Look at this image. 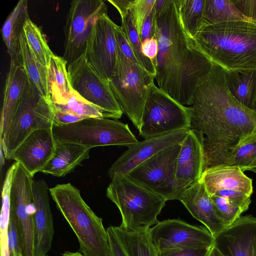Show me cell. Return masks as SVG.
Masks as SVG:
<instances>
[{"mask_svg":"<svg viewBox=\"0 0 256 256\" xmlns=\"http://www.w3.org/2000/svg\"><path fill=\"white\" fill-rule=\"evenodd\" d=\"M192 106L190 129L202 142L204 170L224 165L236 146L256 135V112L232 96L216 64L198 84Z\"/></svg>","mask_w":256,"mask_h":256,"instance_id":"obj_1","label":"cell"},{"mask_svg":"<svg viewBox=\"0 0 256 256\" xmlns=\"http://www.w3.org/2000/svg\"><path fill=\"white\" fill-rule=\"evenodd\" d=\"M154 14V35L158 44L154 80L160 89L178 102L192 105L196 87L212 62L184 28L176 0H167Z\"/></svg>","mask_w":256,"mask_h":256,"instance_id":"obj_2","label":"cell"},{"mask_svg":"<svg viewBox=\"0 0 256 256\" xmlns=\"http://www.w3.org/2000/svg\"><path fill=\"white\" fill-rule=\"evenodd\" d=\"M212 63L231 70H256V24L244 20L208 26L194 39Z\"/></svg>","mask_w":256,"mask_h":256,"instance_id":"obj_3","label":"cell"},{"mask_svg":"<svg viewBox=\"0 0 256 256\" xmlns=\"http://www.w3.org/2000/svg\"><path fill=\"white\" fill-rule=\"evenodd\" d=\"M56 206L78 240L84 256H108V241L102 219L82 198L80 190L70 183L58 184L49 189Z\"/></svg>","mask_w":256,"mask_h":256,"instance_id":"obj_4","label":"cell"},{"mask_svg":"<svg viewBox=\"0 0 256 256\" xmlns=\"http://www.w3.org/2000/svg\"><path fill=\"white\" fill-rule=\"evenodd\" d=\"M110 179L106 196L120 212V226L130 232L142 231L159 222L157 216L166 205L165 198L126 174L116 173Z\"/></svg>","mask_w":256,"mask_h":256,"instance_id":"obj_5","label":"cell"},{"mask_svg":"<svg viewBox=\"0 0 256 256\" xmlns=\"http://www.w3.org/2000/svg\"><path fill=\"white\" fill-rule=\"evenodd\" d=\"M154 80V77L139 64L118 52L116 65L109 84L124 114L138 131Z\"/></svg>","mask_w":256,"mask_h":256,"instance_id":"obj_6","label":"cell"},{"mask_svg":"<svg viewBox=\"0 0 256 256\" xmlns=\"http://www.w3.org/2000/svg\"><path fill=\"white\" fill-rule=\"evenodd\" d=\"M56 144L73 143L90 149L98 146H126L138 141L128 124L116 119L89 118L76 122L52 128Z\"/></svg>","mask_w":256,"mask_h":256,"instance_id":"obj_7","label":"cell"},{"mask_svg":"<svg viewBox=\"0 0 256 256\" xmlns=\"http://www.w3.org/2000/svg\"><path fill=\"white\" fill-rule=\"evenodd\" d=\"M192 108L184 106L155 84L144 110L139 134L144 139L191 127Z\"/></svg>","mask_w":256,"mask_h":256,"instance_id":"obj_8","label":"cell"},{"mask_svg":"<svg viewBox=\"0 0 256 256\" xmlns=\"http://www.w3.org/2000/svg\"><path fill=\"white\" fill-rule=\"evenodd\" d=\"M10 194V216L16 228L22 256H34L33 176L18 162H14Z\"/></svg>","mask_w":256,"mask_h":256,"instance_id":"obj_9","label":"cell"},{"mask_svg":"<svg viewBox=\"0 0 256 256\" xmlns=\"http://www.w3.org/2000/svg\"><path fill=\"white\" fill-rule=\"evenodd\" d=\"M67 72L72 89L100 109L105 118L118 119L122 117L124 112L109 82L94 70L84 54L67 66Z\"/></svg>","mask_w":256,"mask_h":256,"instance_id":"obj_10","label":"cell"},{"mask_svg":"<svg viewBox=\"0 0 256 256\" xmlns=\"http://www.w3.org/2000/svg\"><path fill=\"white\" fill-rule=\"evenodd\" d=\"M107 12L108 6L102 0H74L70 2L64 28L63 58L66 66L84 54L95 21Z\"/></svg>","mask_w":256,"mask_h":256,"instance_id":"obj_11","label":"cell"},{"mask_svg":"<svg viewBox=\"0 0 256 256\" xmlns=\"http://www.w3.org/2000/svg\"><path fill=\"white\" fill-rule=\"evenodd\" d=\"M180 144L164 150L126 174L130 178L169 200H178L175 169Z\"/></svg>","mask_w":256,"mask_h":256,"instance_id":"obj_12","label":"cell"},{"mask_svg":"<svg viewBox=\"0 0 256 256\" xmlns=\"http://www.w3.org/2000/svg\"><path fill=\"white\" fill-rule=\"evenodd\" d=\"M148 232L158 252L176 249L210 248L214 245V238L206 227L192 225L180 219L159 222Z\"/></svg>","mask_w":256,"mask_h":256,"instance_id":"obj_13","label":"cell"},{"mask_svg":"<svg viewBox=\"0 0 256 256\" xmlns=\"http://www.w3.org/2000/svg\"><path fill=\"white\" fill-rule=\"evenodd\" d=\"M116 26L108 14L100 16L94 24L84 54L90 65L108 82L113 76L117 62Z\"/></svg>","mask_w":256,"mask_h":256,"instance_id":"obj_14","label":"cell"},{"mask_svg":"<svg viewBox=\"0 0 256 256\" xmlns=\"http://www.w3.org/2000/svg\"><path fill=\"white\" fill-rule=\"evenodd\" d=\"M40 96L38 89L29 80L10 127L2 138H0L6 159L11 160L14 152L24 140L40 128L35 108Z\"/></svg>","mask_w":256,"mask_h":256,"instance_id":"obj_15","label":"cell"},{"mask_svg":"<svg viewBox=\"0 0 256 256\" xmlns=\"http://www.w3.org/2000/svg\"><path fill=\"white\" fill-rule=\"evenodd\" d=\"M188 131L180 130L144 139L128 148L109 168L108 175L110 178L116 173L126 174L160 152L180 144L186 136Z\"/></svg>","mask_w":256,"mask_h":256,"instance_id":"obj_16","label":"cell"},{"mask_svg":"<svg viewBox=\"0 0 256 256\" xmlns=\"http://www.w3.org/2000/svg\"><path fill=\"white\" fill-rule=\"evenodd\" d=\"M56 146L52 127L38 128L18 146L11 159L20 163L34 176L40 172L51 159Z\"/></svg>","mask_w":256,"mask_h":256,"instance_id":"obj_17","label":"cell"},{"mask_svg":"<svg viewBox=\"0 0 256 256\" xmlns=\"http://www.w3.org/2000/svg\"><path fill=\"white\" fill-rule=\"evenodd\" d=\"M214 246L225 256H256V218L240 216L214 237Z\"/></svg>","mask_w":256,"mask_h":256,"instance_id":"obj_18","label":"cell"},{"mask_svg":"<svg viewBox=\"0 0 256 256\" xmlns=\"http://www.w3.org/2000/svg\"><path fill=\"white\" fill-rule=\"evenodd\" d=\"M204 170L202 142L196 133L190 128L180 143L176 164V184L182 194L200 179Z\"/></svg>","mask_w":256,"mask_h":256,"instance_id":"obj_19","label":"cell"},{"mask_svg":"<svg viewBox=\"0 0 256 256\" xmlns=\"http://www.w3.org/2000/svg\"><path fill=\"white\" fill-rule=\"evenodd\" d=\"M43 180H34L33 202L34 256H45L50 250L54 234L52 214L50 210L48 192Z\"/></svg>","mask_w":256,"mask_h":256,"instance_id":"obj_20","label":"cell"},{"mask_svg":"<svg viewBox=\"0 0 256 256\" xmlns=\"http://www.w3.org/2000/svg\"><path fill=\"white\" fill-rule=\"evenodd\" d=\"M178 200L194 218L205 226L214 238L226 228L218 216L214 205L201 178L187 188Z\"/></svg>","mask_w":256,"mask_h":256,"instance_id":"obj_21","label":"cell"},{"mask_svg":"<svg viewBox=\"0 0 256 256\" xmlns=\"http://www.w3.org/2000/svg\"><path fill=\"white\" fill-rule=\"evenodd\" d=\"M201 179L210 196L223 190L240 192L250 196L253 192L252 180L238 167L222 165L206 168Z\"/></svg>","mask_w":256,"mask_h":256,"instance_id":"obj_22","label":"cell"},{"mask_svg":"<svg viewBox=\"0 0 256 256\" xmlns=\"http://www.w3.org/2000/svg\"><path fill=\"white\" fill-rule=\"evenodd\" d=\"M29 79L22 66L10 62L4 90L1 111L0 138L5 136L22 99Z\"/></svg>","mask_w":256,"mask_h":256,"instance_id":"obj_23","label":"cell"},{"mask_svg":"<svg viewBox=\"0 0 256 256\" xmlns=\"http://www.w3.org/2000/svg\"><path fill=\"white\" fill-rule=\"evenodd\" d=\"M27 0H20L6 18L1 29L10 62L21 65L20 39L26 22L30 18ZM22 66V65H21Z\"/></svg>","mask_w":256,"mask_h":256,"instance_id":"obj_24","label":"cell"},{"mask_svg":"<svg viewBox=\"0 0 256 256\" xmlns=\"http://www.w3.org/2000/svg\"><path fill=\"white\" fill-rule=\"evenodd\" d=\"M90 150L73 143L58 144L52 158L40 172L56 177L64 176L89 158Z\"/></svg>","mask_w":256,"mask_h":256,"instance_id":"obj_25","label":"cell"},{"mask_svg":"<svg viewBox=\"0 0 256 256\" xmlns=\"http://www.w3.org/2000/svg\"><path fill=\"white\" fill-rule=\"evenodd\" d=\"M224 70L230 94L242 104L253 110L256 100V70Z\"/></svg>","mask_w":256,"mask_h":256,"instance_id":"obj_26","label":"cell"},{"mask_svg":"<svg viewBox=\"0 0 256 256\" xmlns=\"http://www.w3.org/2000/svg\"><path fill=\"white\" fill-rule=\"evenodd\" d=\"M66 66L63 57L54 54L48 68V95L55 104H65L72 90L68 80Z\"/></svg>","mask_w":256,"mask_h":256,"instance_id":"obj_27","label":"cell"},{"mask_svg":"<svg viewBox=\"0 0 256 256\" xmlns=\"http://www.w3.org/2000/svg\"><path fill=\"white\" fill-rule=\"evenodd\" d=\"M239 20L252 22L238 10L232 0H205L201 30L214 24Z\"/></svg>","mask_w":256,"mask_h":256,"instance_id":"obj_28","label":"cell"},{"mask_svg":"<svg viewBox=\"0 0 256 256\" xmlns=\"http://www.w3.org/2000/svg\"><path fill=\"white\" fill-rule=\"evenodd\" d=\"M21 65L28 79L38 89L40 96H48V68L38 61L26 40L24 31L20 39Z\"/></svg>","mask_w":256,"mask_h":256,"instance_id":"obj_29","label":"cell"},{"mask_svg":"<svg viewBox=\"0 0 256 256\" xmlns=\"http://www.w3.org/2000/svg\"><path fill=\"white\" fill-rule=\"evenodd\" d=\"M114 228L127 256H158L150 238L148 230L130 232L120 226H114Z\"/></svg>","mask_w":256,"mask_h":256,"instance_id":"obj_30","label":"cell"},{"mask_svg":"<svg viewBox=\"0 0 256 256\" xmlns=\"http://www.w3.org/2000/svg\"><path fill=\"white\" fill-rule=\"evenodd\" d=\"M180 19L192 40L201 30L205 0H176Z\"/></svg>","mask_w":256,"mask_h":256,"instance_id":"obj_31","label":"cell"},{"mask_svg":"<svg viewBox=\"0 0 256 256\" xmlns=\"http://www.w3.org/2000/svg\"><path fill=\"white\" fill-rule=\"evenodd\" d=\"M24 31L26 40L38 61L48 68L54 54L50 49L41 28L30 18L25 22Z\"/></svg>","mask_w":256,"mask_h":256,"instance_id":"obj_32","label":"cell"},{"mask_svg":"<svg viewBox=\"0 0 256 256\" xmlns=\"http://www.w3.org/2000/svg\"><path fill=\"white\" fill-rule=\"evenodd\" d=\"M14 168L12 164L7 170L2 190V206L0 218V256H10L8 226L10 218V194Z\"/></svg>","mask_w":256,"mask_h":256,"instance_id":"obj_33","label":"cell"},{"mask_svg":"<svg viewBox=\"0 0 256 256\" xmlns=\"http://www.w3.org/2000/svg\"><path fill=\"white\" fill-rule=\"evenodd\" d=\"M54 104V108L57 111L78 116L84 119L89 118H104L100 109L88 102L73 89L65 104Z\"/></svg>","mask_w":256,"mask_h":256,"instance_id":"obj_34","label":"cell"},{"mask_svg":"<svg viewBox=\"0 0 256 256\" xmlns=\"http://www.w3.org/2000/svg\"><path fill=\"white\" fill-rule=\"evenodd\" d=\"M121 26L123 28L130 44L140 65L153 76L156 75L155 66L152 62L146 56L142 51V42L134 24L130 12L121 18Z\"/></svg>","mask_w":256,"mask_h":256,"instance_id":"obj_35","label":"cell"},{"mask_svg":"<svg viewBox=\"0 0 256 256\" xmlns=\"http://www.w3.org/2000/svg\"><path fill=\"white\" fill-rule=\"evenodd\" d=\"M256 159V135L236 146L224 166L238 167L244 172Z\"/></svg>","mask_w":256,"mask_h":256,"instance_id":"obj_36","label":"cell"},{"mask_svg":"<svg viewBox=\"0 0 256 256\" xmlns=\"http://www.w3.org/2000/svg\"><path fill=\"white\" fill-rule=\"evenodd\" d=\"M210 196L218 216L226 227L234 223L244 212L239 206L226 198L216 195Z\"/></svg>","mask_w":256,"mask_h":256,"instance_id":"obj_37","label":"cell"},{"mask_svg":"<svg viewBox=\"0 0 256 256\" xmlns=\"http://www.w3.org/2000/svg\"><path fill=\"white\" fill-rule=\"evenodd\" d=\"M156 0H132L130 12L138 34L145 19L152 12Z\"/></svg>","mask_w":256,"mask_h":256,"instance_id":"obj_38","label":"cell"},{"mask_svg":"<svg viewBox=\"0 0 256 256\" xmlns=\"http://www.w3.org/2000/svg\"><path fill=\"white\" fill-rule=\"evenodd\" d=\"M115 35L118 52L130 60L139 64L130 44L125 32L121 26L116 24L115 27Z\"/></svg>","mask_w":256,"mask_h":256,"instance_id":"obj_39","label":"cell"},{"mask_svg":"<svg viewBox=\"0 0 256 256\" xmlns=\"http://www.w3.org/2000/svg\"><path fill=\"white\" fill-rule=\"evenodd\" d=\"M213 195H216L226 198L239 206L244 212L248 210L251 202L250 196L244 192L234 190H223L217 192Z\"/></svg>","mask_w":256,"mask_h":256,"instance_id":"obj_40","label":"cell"},{"mask_svg":"<svg viewBox=\"0 0 256 256\" xmlns=\"http://www.w3.org/2000/svg\"><path fill=\"white\" fill-rule=\"evenodd\" d=\"M108 241V256H127L121 245L114 226L106 229Z\"/></svg>","mask_w":256,"mask_h":256,"instance_id":"obj_41","label":"cell"},{"mask_svg":"<svg viewBox=\"0 0 256 256\" xmlns=\"http://www.w3.org/2000/svg\"><path fill=\"white\" fill-rule=\"evenodd\" d=\"M210 248L176 249L158 252V256H207Z\"/></svg>","mask_w":256,"mask_h":256,"instance_id":"obj_42","label":"cell"},{"mask_svg":"<svg viewBox=\"0 0 256 256\" xmlns=\"http://www.w3.org/2000/svg\"><path fill=\"white\" fill-rule=\"evenodd\" d=\"M142 51L144 54L150 58L155 65L158 53V44L154 35L152 38L142 42Z\"/></svg>","mask_w":256,"mask_h":256,"instance_id":"obj_43","label":"cell"},{"mask_svg":"<svg viewBox=\"0 0 256 256\" xmlns=\"http://www.w3.org/2000/svg\"><path fill=\"white\" fill-rule=\"evenodd\" d=\"M154 8L152 12L145 19L142 25L139 36L142 42L152 38L154 36Z\"/></svg>","mask_w":256,"mask_h":256,"instance_id":"obj_44","label":"cell"},{"mask_svg":"<svg viewBox=\"0 0 256 256\" xmlns=\"http://www.w3.org/2000/svg\"><path fill=\"white\" fill-rule=\"evenodd\" d=\"M118 10L121 18L126 16L130 12L132 0H108Z\"/></svg>","mask_w":256,"mask_h":256,"instance_id":"obj_45","label":"cell"},{"mask_svg":"<svg viewBox=\"0 0 256 256\" xmlns=\"http://www.w3.org/2000/svg\"><path fill=\"white\" fill-rule=\"evenodd\" d=\"M167 0H156L154 10L155 14L159 12L164 6Z\"/></svg>","mask_w":256,"mask_h":256,"instance_id":"obj_46","label":"cell"},{"mask_svg":"<svg viewBox=\"0 0 256 256\" xmlns=\"http://www.w3.org/2000/svg\"><path fill=\"white\" fill-rule=\"evenodd\" d=\"M207 256H225L214 245L210 248Z\"/></svg>","mask_w":256,"mask_h":256,"instance_id":"obj_47","label":"cell"},{"mask_svg":"<svg viewBox=\"0 0 256 256\" xmlns=\"http://www.w3.org/2000/svg\"><path fill=\"white\" fill-rule=\"evenodd\" d=\"M4 156L2 148V144L1 141H0V170H2L3 166L4 164Z\"/></svg>","mask_w":256,"mask_h":256,"instance_id":"obj_48","label":"cell"},{"mask_svg":"<svg viewBox=\"0 0 256 256\" xmlns=\"http://www.w3.org/2000/svg\"><path fill=\"white\" fill-rule=\"evenodd\" d=\"M62 256H84L81 252H65Z\"/></svg>","mask_w":256,"mask_h":256,"instance_id":"obj_49","label":"cell"},{"mask_svg":"<svg viewBox=\"0 0 256 256\" xmlns=\"http://www.w3.org/2000/svg\"><path fill=\"white\" fill-rule=\"evenodd\" d=\"M250 170L256 173V159L246 168L245 170Z\"/></svg>","mask_w":256,"mask_h":256,"instance_id":"obj_50","label":"cell"},{"mask_svg":"<svg viewBox=\"0 0 256 256\" xmlns=\"http://www.w3.org/2000/svg\"><path fill=\"white\" fill-rule=\"evenodd\" d=\"M10 256H22L20 250H14L10 252Z\"/></svg>","mask_w":256,"mask_h":256,"instance_id":"obj_51","label":"cell"},{"mask_svg":"<svg viewBox=\"0 0 256 256\" xmlns=\"http://www.w3.org/2000/svg\"><path fill=\"white\" fill-rule=\"evenodd\" d=\"M253 110H254V112H256V102H255V103H254V105Z\"/></svg>","mask_w":256,"mask_h":256,"instance_id":"obj_52","label":"cell"},{"mask_svg":"<svg viewBox=\"0 0 256 256\" xmlns=\"http://www.w3.org/2000/svg\"><path fill=\"white\" fill-rule=\"evenodd\" d=\"M45 256H48V255H46Z\"/></svg>","mask_w":256,"mask_h":256,"instance_id":"obj_53","label":"cell"},{"mask_svg":"<svg viewBox=\"0 0 256 256\" xmlns=\"http://www.w3.org/2000/svg\"></svg>","mask_w":256,"mask_h":256,"instance_id":"obj_54","label":"cell"}]
</instances>
